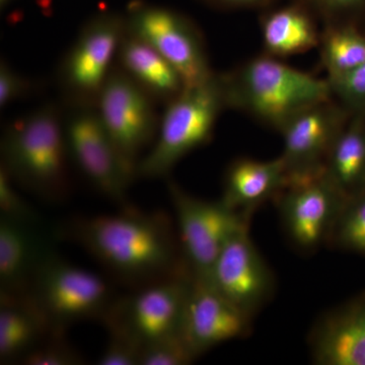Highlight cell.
<instances>
[{"mask_svg": "<svg viewBox=\"0 0 365 365\" xmlns=\"http://www.w3.org/2000/svg\"><path fill=\"white\" fill-rule=\"evenodd\" d=\"M55 232L133 289L191 271L169 216L160 211L146 212L128 203L113 215L76 216Z\"/></svg>", "mask_w": 365, "mask_h": 365, "instance_id": "obj_1", "label": "cell"}, {"mask_svg": "<svg viewBox=\"0 0 365 365\" xmlns=\"http://www.w3.org/2000/svg\"><path fill=\"white\" fill-rule=\"evenodd\" d=\"M64 119L48 104L7 125L1 139V169L11 181L50 203L71 191Z\"/></svg>", "mask_w": 365, "mask_h": 365, "instance_id": "obj_2", "label": "cell"}, {"mask_svg": "<svg viewBox=\"0 0 365 365\" xmlns=\"http://www.w3.org/2000/svg\"><path fill=\"white\" fill-rule=\"evenodd\" d=\"M220 76L227 108L278 132L297 113L333 98L328 79L299 71L265 53Z\"/></svg>", "mask_w": 365, "mask_h": 365, "instance_id": "obj_3", "label": "cell"}, {"mask_svg": "<svg viewBox=\"0 0 365 365\" xmlns=\"http://www.w3.org/2000/svg\"><path fill=\"white\" fill-rule=\"evenodd\" d=\"M167 105L157 140L138 163L136 177H167L180 160L210 140L218 117L227 108L222 76L215 72L205 83L185 88Z\"/></svg>", "mask_w": 365, "mask_h": 365, "instance_id": "obj_4", "label": "cell"}, {"mask_svg": "<svg viewBox=\"0 0 365 365\" xmlns=\"http://www.w3.org/2000/svg\"><path fill=\"white\" fill-rule=\"evenodd\" d=\"M28 292L59 333L78 322H102L116 299L104 278L72 265L56 250L38 267Z\"/></svg>", "mask_w": 365, "mask_h": 365, "instance_id": "obj_5", "label": "cell"}, {"mask_svg": "<svg viewBox=\"0 0 365 365\" xmlns=\"http://www.w3.org/2000/svg\"><path fill=\"white\" fill-rule=\"evenodd\" d=\"M192 272L136 288L116 297L102 323L108 332L128 337L141 347L181 334Z\"/></svg>", "mask_w": 365, "mask_h": 365, "instance_id": "obj_6", "label": "cell"}, {"mask_svg": "<svg viewBox=\"0 0 365 365\" xmlns=\"http://www.w3.org/2000/svg\"><path fill=\"white\" fill-rule=\"evenodd\" d=\"M182 256L194 275L207 278L218 255L232 235L249 227V215L228 208L222 200L208 201L168 185Z\"/></svg>", "mask_w": 365, "mask_h": 365, "instance_id": "obj_7", "label": "cell"}, {"mask_svg": "<svg viewBox=\"0 0 365 365\" xmlns=\"http://www.w3.org/2000/svg\"><path fill=\"white\" fill-rule=\"evenodd\" d=\"M125 33L126 19L118 14H100L83 26L59 68L61 90L74 108H96Z\"/></svg>", "mask_w": 365, "mask_h": 365, "instance_id": "obj_8", "label": "cell"}, {"mask_svg": "<svg viewBox=\"0 0 365 365\" xmlns=\"http://www.w3.org/2000/svg\"><path fill=\"white\" fill-rule=\"evenodd\" d=\"M155 102L118 66L112 69L96 105L120 157L135 178L143 150L158 135Z\"/></svg>", "mask_w": 365, "mask_h": 365, "instance_id": "obj_9", "label": "cell"}, {"mask_svg": "<svg viewBox=\"0 0 365 365\" xmlns=\"http://www.w3.org/2000/svg\"><path fill=\"white\" fill-rule=\"evenodd\" d=\"M126 28L174 66L185 88L201 85L215 74L200 31L181 14L163 7L133 6Z\"/></svg>", "mask_w": 365, "mask_h": 365, "instance_id": "obj_10", "label": "cell"}, {"mask_svg": "<svg viewBox=\"0 0 365 365\" xmlns=\"http://www.w3.org/2000/svg\"><path fill=\"white\" fill-rule=\"evenodd\" d=\"M71 163L98 193L123 206L135 176L120 157L96 108H74L64 119Z\"/></svg>", "mask_w": 365, "mask_h": 365, "instance_id": "obj_11", "label": "cell"}, {"mask_svg": "<svg viewBox=\"0 0 365 365\" xmlns=\"http://www.w3.org/2000/svg\"><path fill=\"white\" fill-rule=\"evenodd\" d=\"M348 115L347 110L331 98L297 113L283 126L280 158L290 184L324 174L334 144L347 124Z\"/></svg>", "mask_w": 365, "mask_h": 365, "instance_id": "obj_12", "label": "cell"}, {"mask_svg": "<svg viewBox=\"0 0 365 365\" xmlns=\"http://www.w3.org/2000/svg\"><path fill=\"white\" fill-rule=\"evenodd\" d=\"M276 199L289 239L297 248L312 251L330 240L346 196L322 174L292 182Z\"/></svg>", "mask_w": 365, "mask_h": 365, "instance_id": "obj_13", "label": "cell"}, {"mask_svg": "<svg viewBox=\"0 0 365 365\" xmlns=\"http://www.w3.org/2000/svg\"><path fill=\"white\" fill-rule=\"evenodd\" d=\"M252 317L232 304L206 277L192 273L181 335L197 357L248 335Z\"/></svg>", "mask_w": 365, "mask_h": 365, "instance_id": "obj_14", "label": "cell"}, {"mask_svg": "<svg viewBox=\"0 0 365 365\" xmlns=\"http://www.w3.org/2000/svg\"><path fill=\"white\" fill-rule=\"evenodd\" d=\"M207 278L227 299L251 317L272 297V273L250 237L249 227L230 237Z\"/></svg>", "mask_w": 365, "mask_h": 365, "instance_id": "obj_15", "label": "cell"}, {"mask_svg": "<svg viewBox=\"0 0 365 365\" xmlns=\"http://www.w3.org/2000/svg\"><path fill=\"white\" fill-rule=\"evenodd\" d=\"M56 232L41 220H20L0 216V295L29 292L36 271L54 251Z\"/></svg>", "mask_w": 365, "mask_h": 365, "instance_id": "obj_16", "label": "cell"}, {"mask_svg": "<svg viewBox=\"0 0 365 365\" xmlns=\"http://www.w3.org/2000/svg\"><path fill=\"white\" fill-rule=\"evenodd\" d=\"M319 365H365V299L325 314L311 337Z\"/></svg>", "mask_w": 365, "mask_h": 365, "instance_id": "obj_17", "label": "cell"}, {"mask_svg": "<svg viewBox=\"0 0 365 365\" xmlns=\"http://www.w3.org/2000/svg\"><path fill=\"white\" fill-rule=\"evenodd\" d=\"M290 184L282 158L272 160L240 158L225 173L220 200L228 208L251 215L257 206L278 195Z\"/></svg>", "mask_w": 365, "mask_h": 365, "instance_id": "obj_18", "label": "cell"}, {"mask_svg": "<svg viewBox=\"0 0 365 365\" xmlns=\"http://www.w3.org/2000/svg\"><path fill=\"white\" fill-rule=\"evenodd\" d=\"M54 332L29 292L0 295V364H20Z\"/></svg>", "mask_w": 365, "mask_h": 365, "instance_id": "obj_19", "label": "cell"}, {"mask_svg": "<svg viewBox=\"0 0 365 365\" xmlns=\"http://www.w3.org/2000/svg\"><path fill=\"white\" fill-rule=\"evenodd\" d=\"M116 59L120 68L155 101L168 104L185 88L174 66L127 28Z\"/></svg>", "mask_w": 365, "mask_h": 365, "instance_id": "obj_20", "label": "cell"}, {"mask_svg": "<svg viewBox=\"0 0 365 365\" xmlns=\"http://www.w3.org/2000/svg\"><path fill=\"white\" fill-rule=\"evenodd\" d=\"M260 26L264 53L276 58L302 54L319 46L317 18L297 1L264 14Z\"/></svg>", "mask_w": 365, "mask_h": 365, "instance_id": "obj_21", "label": "cell"}, {"mask_svg": "<svg viewBox=\"0 0 365 365\" xmlns=\"http://www.w3.org/2000/svg\"><path fill=\"white\" fill-rule=\"evenodd\" d=\"M325 176L346 197L365 189V125L348 121L327 160Z\"/></svg>", "mask_w": 365, "mask_h": 365, "instance_id": "obj_22", "label": "cell"}, {"mask_svg": "<svg viewBox=\"0 0 365 365\" xmlns=\"http://www.w3.org/2000/svg\"><path fill=\"white\" fill-rule=\"evenodd\" d=\"M318 47L327 79L341 78L365 62V36L350 24L324 25Z\"/></svg>", "mask_w": 365, "mask_h": 365, "instance_id": "obj_23", "label": "cell"}, {"mask_svg": "<svg viewBox=\"0 0 365 365\" xmlns=\"http://www.w3.org/2000/svg\"><path fill=\"white\" fill-rule=\"evenodd\" d=\"M330 240L342 248L365 253V189L346 197Z\"/></svg>", "mask_w": 365, "mask_h": 365, "instance_id": "obj_24", "label": "cell"}, {"mask_svg": "<svg viewBox=\"0 0 365 365\" xmlns=\"http://www.w3.org/2000/svg\"><path fill=\"white\" fill-rule=\"evenodd\" d=\"M85 357L69 344L64 333L54 332L35 349L28 353L20 364L25 365H81Z\"/></svg>", "mask_w": 365, "mask_h": 365, "instance_id": "obj_25", "label": "cell"}, {"mask_svg": "<svg viewBox=\"0 0 365 365\" xmlns=\"http://www.w3.org/2000/svg\"><path fill=\"white\" fill-rule=\"evenodd\" d=\"M196 359L181 334H178L143 347L140 365H187Z\"/></svg>", "mask_w": 365, "mask_h": 365, "instance_id": "obj_26", "label": "cell"}, {"mask_svg": "<svg viewBox=\"0 0 365 365\" xmlns=\"http://www.w3.org/2000/svg\"><path fill=\"white\" fill-rule=\"evenodd\" d=\"M328 81L333 98H338L348 113L365 111V62L349 73Z\"/></svg>", "mask_w": 365, "mask_h": 365, "instance_id": "obj_27", "label": "cell"}, {"mask_svg": "<svg viewBox=\"0 0 365 365\" xmlns=\"http://www.w3.org/2000/svg\"><path fill=\"white\" fill-rule=\"evenodd\" d=\"M306 6L324 25L350 24L349 16L364 6L365 0H295Z\"/></svg>", "mask_w": 365, "mask_h": 365, "instance_id": "obj_28", "label": "cell"}, {"mask_svg": "<svg viewBox=\"0 0 365 365\" xmlns=\"http://www.w3.org/2000/svg\"><path fill=\"white\" fill-rule=\"evenodd\" d=\"M143 347L120 334L109 332V340L98 357V365H140Z\"/></svg>", "mask_w": 365, "mask_h": 365, "instance_id": "obj_29", "label": "cell"}, {"mask_svg": "<svg viewBox=\"0 0 365 365\" xmlns=\"http://www.w3.org/2000/svg\"><path fill=\"white\" fill-rule=\"evenodd\" d=\"M0 211L6 217L20 220H41L37 211L31 207L14 188V182L0 168Z\"/></svg>", "mask_w": 365, "mask_h": 365, "instance_id": "obj_30", "label": "cell"}, {"mask_svg": "<svg viewBox=\"0 0 365 365\" xmlns=\"http://www.w3.org/2000/svg\"><path fill=\"white\" fill-rule=\"evenodd\" d=\"M35 83L30 79L14 71L4 60L0 64V107L4 109L7 105L30 95Z\"/></svg>", "mask_w": 365, "mask_h": 365, "instance_id": "obj_31", "label": "cell"}, {"mask_svg": "<svg viewBox=\"0 0 365 365\" xmlns=\"http://www.w3.org/2000/svg\"><path fill=\"white\" fill-rule=\"evenodd\" d=\"M216 6L227 9H263L268 7L275 0H209Z\"/></svg>", "mask_w": 365, "mask_h": 365, "instance_id": "obj_32", "label": "cell"}, {"mask_svg": "<svg viewBox=\"0 0 365 365\" xmlns=\"http://www.w3.org/2000/svg\"><path fill=\"white\" fill-rule=\"evenodd\" d=\"M9 0H1V4H6V2H9Z\"/></svg>", "mask_w": 365, "mask_h": 365, "instance_id": "obj_33", "label": "cell"}]
</instances>
